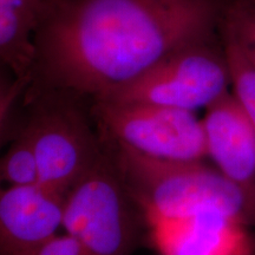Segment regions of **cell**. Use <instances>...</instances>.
I'll return each mask as SVG.
<instances>
[{
  "instance_id": "1",
  "label": "cell",
  "mask_w": 255,
  "mask_h": 255,
  "mask_svg": "<svg viewBox=\"0 0 255 255\" xmlns=\"http://www.w3.org/2000/svg\"><path fill=\"white\" fill-rule=\"evenodd\" d=\"M210 0H43L31 84L100 100L206 43Z\"/></svg>"
},
{
  "instance_id": "2",
  "label": "cell",
  "mask_w": 255,
  "mask_h": 255,
  "mask_svg": "<svg viewBox=\"0 0 255 255\" xmlns=\"http://www.w3.org/2000/svg\"><path fill=\"white\" fill-rule=\"evenodd\" d=\"M102 141L109 149L124 183L149 222L222 212L253 222L242 193L205 161L146 157Z\"/></svg>"
},
{
  "instance_id": "3",
  "label": "cell",
  "mask_w": 255,
  "mask_h": 255,
  "mask_svg": "<svg viewBox=\"0 0 255 255\" xmlns=\"http://www.w3.org/2000/svg\"><path fill=\"white\" fill-rule=\"evenodd\" d=\"M31 110L19 135L36 155L41 184L65 195L103 150L88 98L37 87Z\"/></svg>"
},
{
  "instance_id": "4",
  "label": "cell",
  "mask_w": 255,
  "mask_h": 255,
  "mask_svg": "<svg viewBox=\"0 0 255 255\" xmlns=\"http://www.w3.org/2000/svg\"><path fill=\"white\" fill-rule=\"evenodd\" d=\"M144 227V215L103 143L95 163L65 194L63 231L88 255H132Z\"/></svg>"
},
{
  "instance_id": "5",
  "label": "cell",
  "mask_w": 255,
  "mask_h": 255,
  "mask_svg": "<svg viewBox=\"0 0 255 255\" xmlns=\"http://www.w3.org/2000/svg\"><path fill=\"white\" fill-rule=\"evenodd\" d=\"M91 114L101 137L111 144L167 161L207 158L202 119L193 111L95 100Z\"/></svg>"
},
{
  "instance_id": "6",
  "label": "cell",
  "mask_w": 255,
  "mask_h": 255,
  "mask_svg": "<svg viewBox=\"0 0 255 255\" xmlns=\"http://www.w3.org/2000/svg\"><path fill=\"white\" fill-rule=\"evenodd\" d=\"M231 87L227 60L202 43L171 53L135 81L100 100L196 113L229 94Z\"/></svg>"
},
{
  "instance_id": "7",
  "label": "cell",
  "mask_w": 255,
  "mask_h": 255,
  "mask_svg": "<svg viewBox=\"0 0 255 255\" xmlns=\"http://www.w3.org/2000/svg\"><path fill=\"white\" fill-rule=\"evenodd\" d=\"M207 157L247 201L255 223V129L238 97L229 92L202 117Z\"/></svg>"
},
{
  "instance_id": "8",
  "label": "cell",
  "mask_w": 255,
  "mask_h": 255,
  "mask_svg": "<svg viewBox=\"0 0 255 255\" xmlns=\"http://www.w3.org/2000/svg\"><path fill=\"white\" fill-rule=\"evenodd\" d=\"M248 223L222 212L148 223L151 240L161 255H251Z\"/></svg>"
},
{
  "instance_id": "9",
  "label": "cell",
  "mask_w": 255,
  "mask_h": 255,
  "mask_svg": "<svg viewBox=\"0 0 255 255\" xmlns=\"http://www.w3.org/2000/svg\"><path fill=\"white\" fill-rule=\"evenodd\" d=\"M64 199L41 183L0 186V255H21L62 232Z\"/></svg>"
},
{
  "instance_id": "10",
  "label": "cell",
  "mask_w": 255,
  "mask_h": 255,
  "mask_svg": "<svg viewBox=\"0 0 255 255\" xmlns=\"http://www.w3.org/2000/svg\"><path fill=\"white\" fill-rule=\"evenodd\" d=\"M43 0H0V63L32 78L33 37Z\"/></svg>"
},
{
  "instance_id": "11",
  "label": "cell",
  "mask_w": 255,
  "mask_h": 255,
  "mask_svg": "<svg viewBox=\"0 0 255 255\" xmlns=\"http://www.w3.org/2000/svg\"><path fill=\"white\" fill-rule=\"evenodd\" d=\"M39 183L40 171L36 155L26 139L18 133L0 156V186L23 187Z\"/></svg>"
},
{
  "instance_id": "12",
  "label": "cell",
  "mask_w": 255,
  "mask_h": 255,
  "mask_svg": "<svg viewBox=\"0 0 255 255\" xmlns=\"http://www.w3.org/2000/svg\"><path fill=\"white\" fill-rule=\"evenodd\" d=\"M225 58L231 73L233 94L244 105L255 129V68L231 39L226 45Z\"/></svg>"
},
{
  "instance_id": "13",
  "label": "cell",
  "mask_w": 255,
  "mask_h": 255,
  "mask_svg": "<svg viewBox=\"0 0 255 255\" xmlns=\"http://www.w3.org/2000/svg\"><path fill=\"white\" fill-rule=\"evenodd\" d=\"M32 78L19 77L13 70L0 63V133L2 132L15 104L25 96Z\"/></svg>"
},
{
  "instance_id": "14",
  "label": "cell",
  "mask_w": 255,
  "mask_h": 255,
  "mask_svg": "<svg viewBox=\"0 0 255 255\" xmlns=\"http://www.w3.org/2000/svg\"><path fill=\"white\" fill-rule=\"evenodd\" d=\"M21 255H88L77 239L66 232H59L32 247Z\"/></svg>"
},
{
  "instance_id": "15",
  "label": "cell",
  "mask_w": 255,
  "mask_h": 255,
  "mask_svg": "<svg viewBox=\"0 0 255 255\" xmlns=\"http://www.w3.org/2000/svg\"><path fill=\"white\" fill-rule=\"evenodd\" d=\"M229 39L255 68V8L248 9L239 17Z\"/></svg>"
}]
</instances>
